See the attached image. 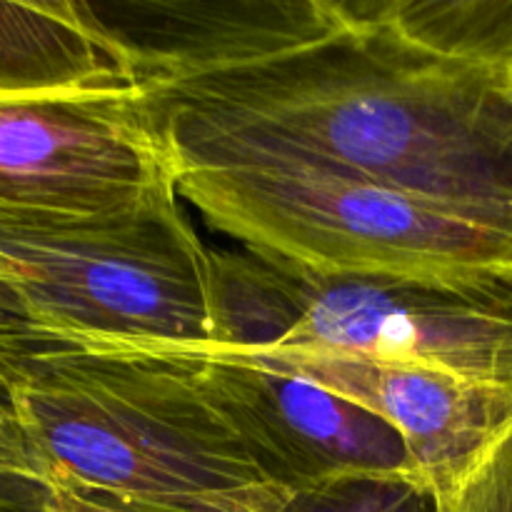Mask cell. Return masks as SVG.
<instances>
[{
    "mask_svg": "<svg viewBox=\"0 0 512 512\" xmlns=\"http://www.w3.org/2000/svg\"><path fill=\"white\" fill-rule=\"evenodd\" d=\"M178 170L303 160L512 223V105L493 65L410 40L380 3H333L258 58L138 80Z\"/></svg>",
    "mask_w": 512,
    "mask_h": 512,
    "instance_id": "1",
    "label": "cell"
},
{
    "mask_svg": "<svg viewBox=\"0 0 512 512\" xmlns=\"http://www.w3.org/2000/svg\"><path fill=\"white\" fill-rule=\"evenodd\" d=\"M8 393L50 485L183 498L268 483L205 398L195 363L28 323Z\"/></svg>",
    "mask_w": 512,
    "mask_h": 512,
    "instance_id": "2",
    "label": "cell"
},
{
    "mask_svg": "<svg viewBox=\"0 0 512 512\" xmlns=\"http://www.w3.org/2000/svg\"><path fill=\"white\" fill-rule=\"evenodd\" d=\"M178 193L290 273L512 290V223L303 160L183 165Z\"/></svg>",
    "mask_w": 512,
    "mask_h": 512,
    "instance_id": "3",
    "label": "cell"
},
{
    "mask_svg": "<svg viewBox=\"0 0 512 512\" xmlns=\"http://www.w3.org/2000/svg\"><path fill=\"white\" fill-rule=\"evenodd\" d=\"M25 323L118 348H210L213 248L180 195L48 225H0Z\"/></svg>",
    "mask_w": 512,
    "mask_h": 512,
    "instance_id": "4",
    "label": "cell"
},
{
    "mask_svg": "<svg viewBox=\"0 0 512 512\" xmlns=\"http://www.w3.org/2000/svg\"><path fill=\"white\" fill-rule=\"evenodd\" d=\"M178 193L140 85L0 95V225L118 213Z\"/></svg>",
    "mask_w": 512,
    "mask_h": 512,
    "instance_id": "5",
    "label": "cell"
},
{
    "mask_svg": "<svg viewBox=\"0 0 512 512\" xmlns=\"http://www.w3.org/2000/svg\"><path fill=\"white\" fill-rule=\"evenodd\" d=\"M293 328L275 348H325L512 383V290L285 270Z\"/></svg>",
    "mask_w": 512,
    "mask_h": 512,
    "instance_id": "6",
    "label": "cell"
},
{
    "mask_svg": "<svg viewBox=\"0 0 512 512\" xmlns=\"http://www.w3.org/2000/svg\"><path fill=\"white\" fill-rule=\"evenodd\" d=\"M143 353L193 360L205 398L270 485L298 493L365 475L420 483L403 438L340 395L228 353Z\"/></svg>",
    "mask_w": 512,
    "mask_h": 512,
    "instance_id": "7",
    "label": "cell"
},
{
    "mask_svg": "<svg viewBox=\"0 0 512 512\" xmlns=\"http://www.w3.org/2000/svg\"><path fill=\"white\" fill-rule=\"evenodd\" d=\"M213 353L235 355L313 383L378 415L403 438L415 475L433 498L463 483L512 430V383L325 348Z\"/></svg>",
    "mask_w": 512,
    "mask_h": 512,
    "instance_id": "8",
    "label": "cell"
},
{
    "mask_svg": "<svg viewBox=\"0 0 512 512\" xmlns=\"http://www.w3.org/2000/svg\"><path fill=\"white\" fill-rule=\"evenodd\" d=\"M138 85L133 53L90 3H0V95Z\"/></svg>",
    "mask_w": 512,
    "mask_h": 512,
    "instance_id": "9",
    "label": "cell"
},
{
    "mask_svg": "<svg viewBox=\"0 0 512 512\" xmlns=\"http://www.w3.org/2000/svg\"><path fill=\"white\" fill-rule=\"evenodd\" d=\"M290 490L260 483L183 498H123L53 485L45 512H283Z\"/></svg>",
    "mask_w": 512,
    "mask_h": 512,
    "instance_id": "10",
    "label": "cell"
},
{
    "mask_svg": "<svg viewBox=\"0 0 512 512\" xmlns=\"http://www.w3.org/2000/svg\"><path fill=\"white\" fill-rule=\"evenodd\" d=\"M283 512H435V500L410 478L365 475L288 493Z\"/></svg>",
    "mask_w": 512,
    "mask_h": 512,
    "instance_id": "11",
    "label": "cell"
},
{
    "mask_svg": "<svg viewBox=\"0 0 512 512\" xmlns=\"http://www.w3.org/2000/svg\"><path fill=\"white\" fill-rule=\"evenodd\" d=\"M433 500L435 512H512V430L463 483Z\"/></svg>",
    "mask_w": 512,
    "mask_h": 512,
    "instance_id": "12",
    "label": "cell"
},
{
    "mask_svg": "<svg viewBox=\"0 0 512 512\" xmlns=\"http://www.w3.org/2000/svg\"><path fill=\"white\" fill-rule=\"evenodd\" d=\"M25 333H28V323L20 325L10 338H5L3 343H0V470L33 475V478L50 483L43 465H40L38 455H35L33 445L28 443L23 428H20V420L18 415H15L8 393V360L13 358L15 350L20 348Z\"/></svg>",
    "mask_w": 512,
    "mask_h": 512,
    "instance_id": "13",
    "label": "cell"
},
{
    "mask_svg": "<svg viewBox=\"0 0 512 512\" xmlns=\"http://www.w3.org/2000/svg\"><path fill=\"white\" fill-rule=\"evenodd\" d=\"M53 485L33 475L0 470V512H45Z\"/></svg>",
    "mask_w": 512,
    "mask_h": 512,
    "instance_id": "14",
    "label": "cell"
},
{
    "mask_svg": "<svg viewBox=\"0 0 512 512\" xmlns=\"http://www.w3.org/2000/svg\"><path fill=\"white\" fill-rule=\"evenodd\" d=\"M490 65H493L500 90H503V95L512 105V33L505 38V43L490 55Z\"/></svg>",
    "mask_w": 512,
    "mask_h": 512,
    "instance_id": "15",
    "label": "cell"
},
{
    "mask_svg": "<svg viewBox=\"0 0 512 512\" xmlns=\"http://www.w3.org/2000/svg\"><path fill=\"white\" fill-rule=\"evenodd\" d=\"M23 320V308H20L18 298L8 290H0V343L10 338Z\"/></svg>",
    "mask_w": 512,
    "mask_h": 512,
    "instance_id": "16",
    "label": "cell"
},
{
    "mask_svg": "<svg viewBox=\"0 0 512 512\" xmlns=\"http://www.w3.org/2000/svg\"><path fill=\"white\" fill-rule=\"evenodd\" d=\"M0 290H8V293H13V270H10V265L5 263L3 255H0Z\"/></svg>",
    "mask_w": 512,
    "mask_h": 512,
    "instance_id": "17",
    "label": "cell"
}]
</instances>
